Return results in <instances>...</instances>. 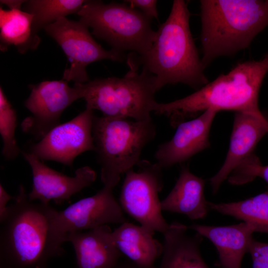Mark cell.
Here are the masks:
<instances>
[{
    "label": "cell",
    "instance_id": "6da1fadb",
    "mask_svg": "<svg viewBox=\"0 0 268 268\" xmlns=\"http://www.w3.org/2000/svg\"><path fill=\"white\" fill-rule=\"evenodd\" d=\"M1 220L0 266L6 268H46L50 259L64 253L54 228L57 210L29 199L23 185Z\"/></svg>",
    "mask_w": 268,
    "mask_h": 268
},
{
    "label": "cell",
    "instance_id": "7a4b0ae2",
    "mask_svg": "<svg viewBox=\"0 0 268 268\" xmlns=\"http://www.w3.org/2000/svg\"><path fill=\"white\" fill-rule=\"evenodd\" d=\"M268 73V54L258 61L238 63L194 93L168 103H157L153 112L168 118L174 128L207 109L228 110L256 117L268 124L260 111L259 94Z\"/></svg>",
    "mask_w": 268,
    "mask_h": 268
},
{
    "label": "cell",
    "instance_id": "3957f363",
    "mask_svg": "<svg viewBox=\"0 0 268 268\" xmlns=\"http://www.w3.org/2000/svg\"><path fill=\"white\" fill-rule=\"evenodd\" d=\"M190 16L185 0H174L147 52L142 56L134 54L137 59L132 55L138 66L155 77L158 90L177 83L198 90L208 82L191 32Z\"/></svg>",
    "mask_w": 268,
    "mask_h": 268
},
{
    "label": "cell",
    "instance_id": "277c9868",
    "mask_svg": "<svg viewBox=\"0 0 268 268\" xmlns=\"http://www.w3.org/2000/svg\"><path fill=\"white\" fill-rule=\"evenodd\" d=\"M204 68L215 58L248 47L268 26V0H200Z\"/></svg>",
    "mask_w": 268,
    "mask_h": 268
},
{
    "label": "cell",
    "instance_id": "5b68a950",
    "mask_svg": "<svg viewBox=\"0 0 268 268\" xmlns=\"http://www.w3.org/2000/svg\"><path fill=\"white\" fill-rule=\"evenodd\" d=\"M130 67L122 77L96 78L74 83L86 108L97 110L103 115L142 121L151 119L158 90L155 77L146 69L138 71V65L131 55Z\"/></svg>",
    "mask_w": 268,
    "mask_h": 268
},
{
    "label": "cell",
    "instance_id": "8992f818",
    "mask_svg": "<svg viewBox=\"0 0 268 268\" xmlns=\"http://www.w3.org/2000/svg\"><path fill=\"white\" fill-rule=\"evenodd\" d=\"M152 119L139 121L94 115L92 134L94 151L101 167L104 185L113 188L121 176L134 169L141 160L144 147L155 137Z\"/></svg>",
    "mask_w": 268,
    "mask_h": 268
},
{
    "label": "cell",
    "instance_id": "52a82bcc",
    "mask_svg": "<svg viewBox=\"0 0 268 268\" xmlns=\"http://www.w3.org/2000/svg\"><path fill=\"white\" fill-rule=\"evenodd\" d=\"M77 14L79 20L92 29V34L119 52L142 56L153 42L155 31L151 19L125 2L86 0Z\"/></svg>",
    "mask_w": 268,
    "mask_h": 268
},
{
    "label": "cell",
    "instance_id": "ba28073f",
    "mask_svg": "<svg viewBox=\"0 0 268 268\" xmlns=\"http://www.w3.org/2000/svg\"><path fill=\"white\" fill-rule=\"evenodd\" d=\"M125 174L119 203L124 211L140 225L163 234L169 224L162 214L159 193L163 187L161 169L155 162L141 159Z\"/></svg>",
    "mask_w": 268,
    "mask_h": 268
},
{
    "label": "cell",
    "instance_id": "9c48e42d",
    "mask_svg": "<svg viewBox=\"0 0 268 268\" xmlns=\"http://www.w3.org/2000/svg\"><path fill=\"white\" fill-rule=\"evenodd\" d=\"M60 46L70 62L65 70L62 79L74 83L89 81L87 66L102 60L122 62L125 56L114 49H104L92 37L88 27L81 21L59 19L44 29Z\"/></svg>",
    "mask_w": 268,
    "mask_h": 268
},
{
    "label": "cell",
    "instance_id": "30bf717a",
    "mask_svg": "<svg viewBox=\"0 0 268 268\" xmlns=\"http://www.w3.org/2000/svg\"><path fill=\"white\" fill-rule=\"evenodd\" d=\"M29 87L30 93L24 105L31 115L23 120L21 127L39 141L61 124L63 112L80 96L75 86L70 87L63 79L45 80Z\"/></svg>",
    "mask_w": 268,
    "mask_h": 268
},
{
    "label": "cell",
    "instance_id": "8fae6325",
    "mask_svg": "<svg viewBox=\"0 0 268 268\" xmlns=\"http://www.w3.org/2000/svg\"><path fill=\"white\" fill-rule=\"evenodd\" d=\"M114 188L107 185L95 195L82 199L65 209L57 211L55 235L62 245L67 234L90 230L108 224L126 222L124 212L113 194Z\"/></svg>",
    "mask_w": 268,
    "mask_h": 268
},
{
    "label": "cell",
    "instance_id": "7c38bea8",
    "mask_svg": "<svg viewBox=\"0 0 268 268\" xmlns=\"http://www.w3.org/2000/svg\"><path fill=\"white\" fill-rule=\"evenodd\" d=\"M93 110L85 108L76 117L52 129L30 147V152L41 160H51L72 167L75 158L94 151L92 134Z\"/></svg>",
    "mask_w": 268,
    "mask_h": 268
},
{
    "label": "cell",
    "instance_id": "4fadbf2b",
    "mask_svg": "<svg viewBox=\"0 0 268 268\" xmlns=\"http://www.w3.org/2000/svg\"><path fill=\"white\" fill-rule=\"evenodd\" d=\"M21 153L30 165L32 173V188L28 194L31 201L49 204L68 200L73 195L91 185L96 179V173L85 166L77 169L73 176H68L49 167L30 152Z\"/></svg>",
    "mask_w": 268,
    "mask_h": 268
},
{
    "label": "cell",
    "instance_id": "5bb4252c",
    "mask_svg": "<svg viewBox=\"0 0 268 268\" xmlns=\"http://www.w3.org/2000/svg\"><path fill=\"white\" fill-rule=\"evenodd\" d=\"M217 113L207 109L197 117L179 124L172 138L158 147L155 163L162 169L169 168L207 148L211 127Z\"/></svg>",
    "mask_w": 268,
    "mask_h": 268
},
{
    "label": "cell",
    "instance_id": "9a60e30c",
    "mask_svg": "<svg viewBox=\"0 0 268 268\" xmlns=\"http://www.w3.org/2000/svg\"><path fill=\"white\" fill-rule=\"evenodd\" d=\"M267 134L268 124L252 115L236 112L225 159L218 172L209 179L214 194L238 166L254 153L259 142Z\"/></svg>",
    "mask_w": 268,
    "mask_h": 268
},
{
    "label": "cell",
    "instance_id": "2e32d148",
    "mask_svg": "<svg viewBox=\"0 0 268 268\" xmlns=\"http://www.w3.org/2000/svg\"><path fill=\"white\" fill-rule=\"evenodd\" d=\"M188 228L212 243L222 268H241L243 258L249 253L256 232L252 224L245 222L225 226L193 224Z\"/></svg>",
    "mask_w": 268,
    "mask_h": 268
},
{
    "label": "cell",
    "instance_id": "e0dca14e",
    "mask_svg": "<svg viewBox=\"0 0 268 268\" xmlns=\"http://www.w3.org/2000/svg\"><path fill=\"white\" fill-rule=\"evenodd\" d=\"M112 231L104 225L67 234L65 241L71 244L78 268H115L119 264L122 254L113 242Z\"/></svg>",
    "mask_w": 268,
    "mask_h": 268
},
{
    "label": "cell",
    "instance_id": "ac0fdd59",
    "mask_svg": "<svg viewBox=\"0 0 268 268\" xmlns=\"http://www.w3.org/2000/svg\"><path fill=\"white\" fill-rule=\"evenodd\" d=\"M204 186L202 178L183 166L174 187L161 201L162 210L184 214L191 220L204 218L209 209L204 197Z\"/></svg>",
    "mask_w": 268,
    "mask_h": 268
},
{
    "label": "cell",
    "instance_id": "d6986e66",
    "mask_svg": "<svg viewBox=\"0 0 268 268\" xmlns=\"http://www.w3.org/2000/svg\"><path fill=\"white\" fill-rule=\"evenodd\" d=\"M188 226L179 222L169 224L163 234L162 259L158 268H209L200 252L201 235L187 234Z\"/></svg>",
    "mask_w": 268,
    "mask_h": 268
},
{
    "label": "cell",
    "instance_id": "ffe728a7",
    "mask_svg": "<svg viewBox=\"0 0 268 268\" xmlns=\"http://www.w3.org/2000/svg\"><path fill=\"white\" fill-rule=\"evenodd\" d=\"M155 232L127 221L112 231L113 242L121 253L138 268H156L163 245L155 239Z\"/></svg>",
    "mask_w": 268,
    "mask_h": 268
},
{
    "label": "cell",
    "instance_id": "44dd1931",
    "mask_svg": "<svg viewBox=\"0 0 268 268\" xmlns=\"http://www.w3.org/2000/svg\"><path fill=\"white\" fill-rule=\"evenodd\" d=\"M33 15L21 9H4L0 7V50L15 46L24 54L37 48L40 43L38 35L32 31Z\"/></svg>",
    "mask_w": 268,
    "mask_h": 268
},
{
    "label": "cell",
    "instance_id": "7402d4cb",
    "mask_svg": "<svg viewBox=\"0 0 268 268\" xmlns=\"http://www.w3.org/2000/svg\"><path fill=\"white\" fill-rule=\"evenodd\" d=\"M84 0H30L24 3V11L33 15L32 31L38 35L41 29L69 14L77 13Z\"/></svg>",
    "mask_w": 268,
    "mask_h": 268
},
{
    "label": "cell",
    "instance_id": "603a6c76",
    "mask_svg": "<svg viewBox=\"0 0 268 268\" xmlns=\"http://www.w3.org/2000/svg\"><path fill=\"white\" fill-rule=\"evenodd\" d=\"M17 115L0 87V134L3 146L2 154L6 160H13L21 153L15 137Z\"/></svg>",
    "mask_w": 268,
    "mask_h": 268
},
{
    "label": "cell",
    "instance_id": "cb8c5ba5",
    "mask_svg": "<svg viewBox=\"0 0 268 268\" xmlns=\"http://www.w3.org/2000/svg\"><path fill=\"white\" fill-rule=\"evenodd\" d=\"M243 212L246 220L256 228V232L268 234V191L246 199Z\"/></svg>",
    "mask_w": 268,
    "mask_h": 268
},
{
    "label": "cell",
    "instance_id": "d4e9b609",
    "mask_svg": "<svg viewBox=\"0 0 268 268\" xmlns=\"http://www.w3.org/2000/svg\"><path fill=\"white\" fill-rule=\"evenodd\" d=\"M260 177L268 183V165H263L254 153L244 160L231 173L228 182L235 185H243Z\"/></svg>",
    "mask_w": 268,
    "mask_h": 268
},
{
    "label": "cell",
    "instance_id": "484cf974",
    "mask_svg": "<svg viewBox=\"0 0 268 268\" xmlns=\"http://www.w3.org/2000/svg\"><path fill=\"white\" fill-rule=\"evenodd\" d=\"M124 2L139 10L151 20L158 18L157 1L156 0H124Z\"/></svg>",
    "mask_w": 268,
    "mask_h": 268
},
{
    "label": "cell",
    "instance_id": "4316f807",
    "mask_svg": "<svg viewBox=\"0 0 268 268\" xmlns=\"http://www.w3.org/2000/svg\"><path fill=\"white\" fill-rule=\"evenodd\" d=\"M5 190L1 184H0V220H2L6 214L8 206L7 204L9 201L14 199Z\"/></svg>",
    "mask_w": 268,
    "mask_h": 268
},
{
    "label": "cell",
    "instance_id": "83f0119b",
    "mask_svg": "<svg viewBox=\"0 0 268 268\" xmlns=\"http://www.w3.org/2000/svg\"><path fill=\"white\" fill-rule=\"evenodd\" d=\"M251 256L253 268H268V258L251 249L249 253Z\"/></svg>",
    "mask_w": 268,
    "mask_h": 268
},
{
    "label": "cell",
    "instance_id": "f1b7e54d",
    "mask_svg": "<svg viewBox=\"0 0 268 268\" xmlns=\"http://www.w3.org/2000/svg\"><path fill=\"white\" fill-rule=\"evenodd\" d=\"M251 249L268 258V243L254 240Z\"/></svg>",
    "mask_w": 268,
    "mask_h": 268
},
{
    "label": "cell",
    "instance_id": "f546056e",
    "mask_svg": "<svg viewBox=\"0 0 268 268\" xmlns=\"http://www.w3.org/2000/svg\"><path fill=\"white\" fill-rule=\"evenodd\" d=\"M26 0H1L0 3L6 5L9 9H21V6Z\"/></svg>",
    "mask_w": 268,
    "mask_h": 268
},
{
    "label": "cell",
    "instance_id": "4dcf8cb0",
    "mask_svg": "<svg viewBox=\"0 0 268 268\" xmlns=\"http://www.w3.org/2000/svg\"><path fill=\"white\" fill-rule=\"evenodd\" d=\"M115 268H138L131 262H125L118 264Z\"/></svg>",
    "mask_w": 268,
    "mask_h": 268
},
{
    "label": "cell",
    "instance_id": "1f68e13d",
    "mask_svg": "<svg viewBox=\"0 0 268 268\" xmlns=\"http://www.w3.org/2000/svg\"><path fill=\"white\" fill-rule=\"evenodd\" d=\"M0 268H5V267H3V266H0Z\"/></svg>",
    "mask_w": 268,
    "mask_h": 268
}]
</instances>
